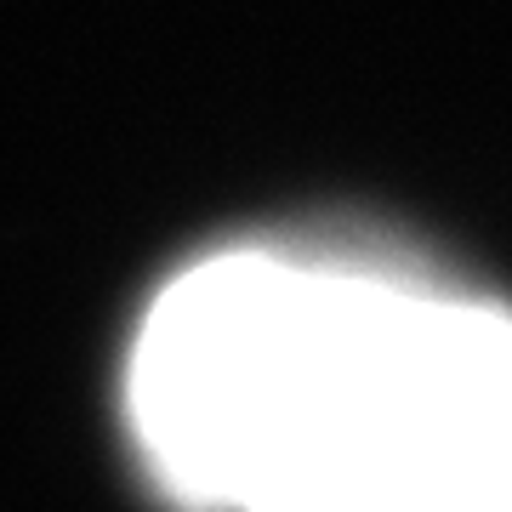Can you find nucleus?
Returning a JSON list of instances; mask_svg holds the SVG:
<instances>
[{"mask_svg":"<svg viewBox=\"0 0 512 512\" xmlns=\"http://www.w3.org/2000/svg\"><path fill=\"white\" fill-rule=\"evenodd\" d=\"M126 410L188 512H382L512 467V308L370 251L239 245L154 296Z\"/></svg>","mask_w":512,"mask_h":512,"instance_id":"f257e3e1","label":"nucleus"},{"mask_svg":"<svg viewBox=\"0 0 512 512\" xmlns=\"http://www.w3.org/2000/svg\"><path fill=\"white\" fill-rule=\"evenodd\" d=\"M382 512H512V467L450 478V484L416 490V495H404V501H393V507H382Z\"/></svg>","mask_w":512,"mask_h":512,"instance_id":"f03ea898","label":"nucleus"}]
</instances>
